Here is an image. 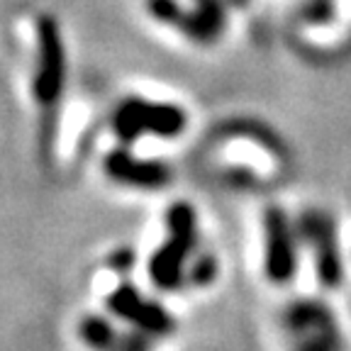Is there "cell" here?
Instances as JSON below:
<instances>
[{"label":"cell","mask_w":351,"mask_h":351,"mask_svg":"<svg viewBox=\"0 0 351 351\" xmlns=\"http://www.w3.org/2000/svg\"><path fill=\"white\" fill-rule=\"evenodd\" d=\"M186 127V112L176 105L149 103L142 98H132L122 103L115 112V132L125 142H134L142 134L173 137Z\"/></svg>","instance_id":"1"},{"label":"cell","mask_w":351,"mask_h":351,"mask_svg":"<svg viewBox=\"0 0 351 351\" xmlns=\"http://www.w3.org/2000/svg\"><path fill=\"white\" fill-rule=\"evenodd\" d=\"M37 71H34V98L49 105L64 86V44L61 32L51 17L37 22Z\"/></svg>","instance_id":"3"},{"label":"cell","mask_w":351,"mask_h":351,"mask_svg":"<svg viewBox=\"0 0 351 351\" xmlns=\"http://www.w3.org/2000/svg\"><path fill=\"white\" fill-rule=\"evenodd\" d=\"M108 173L120 183L139 188H159L171 181V171L164 164H154V161L132 159L125 152H112L105 161Z\"/></svg>","instance_id":"5"},{"label":"cell","mask_w":351,"mask_h":351,"mask_svg":"<svg viewBox=\"0 0 351 351\" xmlns=\"http://www.w3.org/2000/svg\"><path fill=\"white\" fill-rule=\"evenodd\" d=\"M266 271L271 280H285L293 269V247L280 213H269L266 219Z\"/></svg>","instance_id":"6"},{"label":"cell","mask_w":351,"mask_h":351,"mask_svg":"<svg viewBox=\"0 0 351 351\" xmlns=\"http://www.w3.org/2000/svg\"><path fill=\"white\" fill-rule=\"evenodd\" d=\"M197 8L193 12H183L178 27L193 39V42H213L217 37L222 25H225V15L219 8L217 0H195Z\"/></svg>","instance_id":"8"},{"label":"cell","mask_w":351,"mask_h":351,"mask_svg":"<svg viewBox=\"0 0 351 351\" xmlns=\"http://www.w3.org/2000/svg\"><path fill=\"white\" fill-rule=\"evenodd\" d=\"M110 310L120 317L130 319L132 324H137L144 332H152V335H166L171 329V319L166 317V313L159 305L144 300L139 295V291L130 288V285H120L110 293L108 298Z\"/></svg>","instance_id":"4"},{"label":"cell","mask_w":351,"mask_h":351,"mask_svg":"<svg viewBox=\"0 0 351 351\" xmlns=\"http://www.w3.org/2000/svg\"><path fill=\"white\" fill-rule=\"evenodd\" d=\"M169 241L152 258V280L161 288H173L181 280L183 263L195 244V215L188 205L169 210Z\"/></svg>","instance_id":"2"},{"label":"cell","mask_w":351,"mask_h":351,"mask_svg":"<svg viewBox=\"0 0 351 351\" xmlns=\"http://www.w3.org/2000/svg\"><path fill=\"white\" fill-rule=\"evenodd\" d=\"M81 337L95 351H147L139 337L117 335L103 317H86L81 322Z\"/></svg>","instance_id":"7"}]
</instances>
